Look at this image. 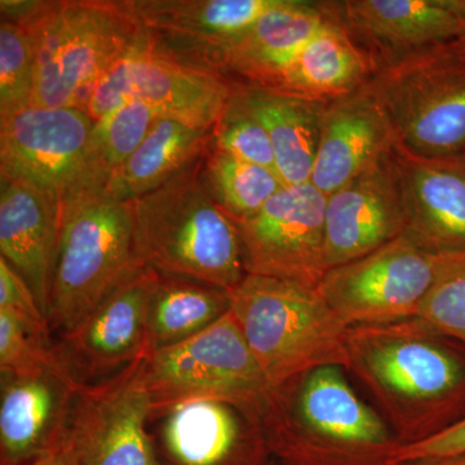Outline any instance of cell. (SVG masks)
Here are the masks:
<instances>
[{
	"instance_id": "22",
	"label": "cell",
	"mask_w": 465,
	"mask_h": 465,
	"mask_svg": "<svg viewBox=\"0 0 465 465\" xmlns=\"http://www.w3.org/2000/svg\"><path fill=\"white\" fill-rule=\"evenodd\" d=\"M0 182V256L24 278L47 318L63 207L30 183Z\"/></svg>"
},
{
	"instance_id": "31",
	"label": "cell",
	"mask_w": 465,
	"mask_h": 465,
	"mask_svg": "<svg viewBox=\"0 0 465 465\" xmlns=\"http://www.w3.org/2000/svg\"><path fill=\"white\" fill-rule=\"evenodd\" d=\"M43 371H67L58 360L50 330L29 322L9 309H0V374L33 375Z\"/></svg>"
},
{
	"instance_id": "3",
	"label": "cell",
	"mask_w": 465,
	"mask_h": 465,
	"mask_svg": "<svg viewBox=\"0 0 465 465\" xmlns=\"http://www.w3.org/2000/svg\"><path fill=\"white\" fill-rule=\"evenodd\" d=\"M2 16L32 36V106L42 108L84 110L100 76L143 33L128 0H5Z\"/></svg>"
},
{
	"instance_id": "29",
	"label": "cell",
	"mask_w": 465,
	"mask_h": 465,
	"mask_svg": "<svg viewBox=\"0 0 465 465\" xmlns=\"http://www.w3.org/2000/svg\"><path fill=\"white\" fill-rule=\"evenodd\" d=\"M203 176L216 203L232 222L255 215L286 186L271 168L241 161L211 146L204 155Z\"/></svg>"
},
{
	"instance_id": "35",
	"label": "cell",
	"mask_w": 465,
	"mask_h": 465,
	"mask_svg": "<svg viewBox=\"0 0 465 465\" xmlns=\"http://www.w3.org/2000/svg\"><path fill=\"white\" fill-rule=\"evenodd\" d=\"M0 309H9L26 321L50 330L32 289L24 278L0 256Z\"/></svg>"
},
{
	"instance_id": "24",
	"label": "cell",
	"mask_w": 465,
	"mask_h": 465,
	"mask_svg": "<svg viewBox=\"0 0 465 465\" xmlns=\"http://www.w3.org/2000/svg\"><path fill=\"white\" fill-rule=\"evenodd\" d=\"M370 78L365 57L329 15L296 56L259 88L326 104L360 90Z\"/></svg>"
},
{
	"instance_id": "6",
	"label": "cell",
	"mask_w": 465,
	"mask_h": 465,
	"mask_svg": "<svg viewBox=\"0 0 465 465\" xmlns=\"http://www.w3.org/2000/svg\"><path fill=\"white\" fill-rule=\"evenodd\" d=\"M133 202L84 195L61 208L48 326L63 335L142 268Z\"/></svg>"
},
{
	"instance_id": "34",
	"label": "cell",
	"mask_w": 465,
	"mask_h": 465,
	"mask_svg": "<svg viewBox=\"0 0 465 465\" xmlns=\"http://www.w3.org/2000/svg\"><path fill=\"white\" fill-rule=\"evenodd\" d=\"M465 454V416L442 432L419 442L400 445L394 451L393 465L418 463Z\"/></svg>"
},
{
	"instance_id": "8",
	"label": "cell",
	"mask_w": 465,
	"mask_h": 465,
	"mask_svg": "<svg viewBox=\"0 0 465 465\" xmlns=\"http://www.w3.org/2000/svg\"><path fill=\"white\" fill-rule=\"evenodd\" d=\"M145 382L153 412L201 397L262 410L271 390L231 311L189 341L148 354Z\"/></svg>"
},
{
	"instance_id": "19",
	"label": "cell",
	"mask_w": 465,
	"mask_h": 465,
	"mask_svg": "<svg viewBox=\"0 0 465 465\" xmlns=\"http://www.w3.org/2000/svg\"><path fill=\"white\" fill-rule=\"evenodd\" d=\"M399 173L406 232L432 255L465 252V154L428 158L400 145Z\"/></svg>"
},
{
	"instance_id": "32",
	"label": "cell",
	"mask_w": 465,
	"mask_h": 465,
	"mask_svg": "<svg viewBox=\"0 0 465 465\" xmlns=\"http://www.w3.org/2000/svg\"><path fill=\"white\" fill-rule=\"evenodd\" d=\"M35 51L32 36L11 21L0 23V122L33 105Z\"/></svg>"
},
{
	"instance_id": "16",
	"label": "cell",
	"mask_w": 465,
	"mask_h": 465,
	"mask_svg": "<svg viewBox=\"0 0 465 465\" xmlns=\"http://www.w3.org/2000/svg\"><path fill=\"white\" fill-rule=\"evenodd\" d=\"M154 439L164 465H265L271 455L262 410L201 397L153 412Z\"/></svg>"
},
{
	"instance_id": "15",
	"label": "cell",
	"mask_w": 465,
	"mask_h": 465,
	"mask_svg": "<svg viewBox=\"0 0 465 465\" xmlns=\"http://www.w3.org/2000/svg\"><path fill=\"white\" fill-rule=\"evenodd\" d=\"M326 195L312 183L283 186L255 215L234 222L247 274L318 287L324 265Z\"/></svg>"
},
{
	"instance_id": "30",
	"label": "cell",
	"mask_w": 465,
	"mask_h": 465,
	"mask_svg": "<svg viewBox=\"0 0 465 465\" xmlns=\"http://www.w3.org/2000/svg\"><path fill=\"white\" fill-rule=\"evenodd\" d=\"M416 318L465 349V252L437 255L432 286Z\"/></svg>"
},
{
	"instance_id": "36",
	"label": "cell",
	"mask_w": 465,
	"mask_h": 465,
	"mask_svg": "<svg viewBox=\"0 0 465 465\" xmlns=\"http://www.w3.org/2000/svg\"><path fill=\"white\" fill-rule=\"evenodd\" d=\"M402 465H465V454L457 455V457L433 459V460L418 461V463Z\"/></svg>"
},
{
	"instance_id": "5",
	"label": "cell",
	"mask_w": 465,
	"mask_h": 465,
	"mask_svg": "<svg viewBox=\"0 0 465 465\" xmlns=\"http://www.w3.org/2000/svg\"><path fill=\"white\" fill-rule=\"evenodd\" d=\"M231 312L271 390L321 367L348 370L351 329L316 287L246 274Z\"/></svg>"
},
{
	"instance_id": "7",
	"label": "cell",
	"mask_w": 465,
	"mask_h": 465,
	"mask_svg": "<svg viewBox=\"0 0 465 465\" xmlns=\"http://www.w3.org/2000/svg\"><path fill=\"white\" fill-rule=\"evenodd\" d=\"M366 87L401 148L428 158L465 154V36L372 75Z\"/></svg>"
},
{
	"instance_id": "38",
	"label": "cell",
	"mask_w": 465,
	"mask_h": 465,
	"mask_svg": "<svg viewBox=\"0 0 465 465\" xmlns=\"http://www.w3.org/2000/svg\"><path fill=\"white\" fill-rule=\"evenodd\" d=\"M460 5H461V8H463V14H464V17H465V0H460Z\"/></svg>"
},
{
	"instance_id": "37",
	"label": "cell",
	"mask_w": 465,
	"mask_h": 465,
	"mask_svg": "<svg viewBox=\"0 0 465 465\" xmlns=\"http://www.w3.org/2000/svg\"><path fill=\"white\" fill-rule=\"evenodd\" d=\"M24 465H72V463L67 460L65 455L57 452V454L48 455V457L41 458L38 460L32 461V463Z\"/></svg>"
},
{
	"instance_id": "14",
	"label": "cell",
	"mask_w": 465,
	"mask_h": 465,
	"mask_svg": "<svg viewBox=\"0 0 465 465\" xmlns=\"http://www.w3.org/2000/svg\"><path fill=\"white\" fill-rule=\"evenodd\" d=\"M371 76L465 35L460 0H324Z\"/></svg>"
},
{
	"instance_id": "4",
	"label": "cell",
	"mask_w": 465,
	"mask_h": 465,
	"mask_svg": "<svg viewBox=\"0 0 465 465\" xmlns=\"http://www.w3.org/2000/svg\"><path fill=\"white\" fill-rule=\"evenodd\" d=\"M204 155L133 201L137 251L155 273L232 291L247 274L240 231L204 182Z\"/></svg>"
},
{
	"instance_id": "12",
	"label": "cell",
	"mask_w": 465,
	"mask_h": 465,
	"mask_svg": "<svg viewBox=\"0 0 465 465\" xmlns=\"http://www.w3.org/2000/svg\"><path fill=\"white\" fill-rule=\"evenodd\" d=\"M278 0H128L149 50L225 78L232 48Z\"/></svg>"
},
{
	"instance_id": "20",
	"label": "cell",
	"mask_w": 465,
	"mask_h": 465,
	"mask_svg": "<svg viewBox=\"0 0 465 465\" xmlns=\"http://www.w3.org/2000/svg\"><path fill=\"white\" fill-rule=\"evenodd\" d=\"M81 385L67 371L2 374L3 465H24L60 452Z\"/></svg>"
},
{
	"instance_id": "9",
	"label": "cell",
	"mask_w": 465,
	"mask_h": 465,
	"mask_svg": "<svg viewBox=\"0 0 465 465\" xmlns=\"http://www.w3.org/2000/svg\"><path fill=\"white\" fill-rule=\"evenodd\" d=\"M146 357L76 391L60 450L72 465H162L149 432Z\"/></svg>"
},
{
	"instance_id": "33",
	"label": "cell",
	"mask_w": 465,
	"mask_h": 465,
	"mask_svg": "<svg viewBox=\"0 0 465 465\" xmlns=\"http://www.w3.org/2000/svg\"><path fill=\"white\" fill-rule=\"evenodd\" d=\"M211 148L275 171L273 146L268 134L232 94L224 113L213 127Z\"/></svg>"
},
{
	"instance_id": "1",
	"label": "cell",
	"mask_w": 465,
	"mask_h": 465,
	"mask_svg": "<svg viewBox=\"0 0 465 465\" xmlns=\"http://www.w3.org/2000/svg\"><path fill=\"white\" fill-rule=\"evenodd\" d=\"M348 371L370 391L401 445L465 416V349L420 318L351 327Z\"/></svg>"
},
{
	"instance_id": "18",
	"label": "cell",
	"mask_w": 465,
	"mask_h": 465,
	"mask_svg": "<svg viewBox=\"0 0 465 465\" xmlns=\"http://www.w3.org/2000/svg\"><path fill=\"white\" fill-rule=\"evenodd\" d=\"M406 232L393 154L326 197V272L381 249Z\"/></svg>"
},
{
	"instance_id": "25",
	"label": "cell",
	"mask_w": 465,
	"mask_h": 465,
	"mask_svg": "<svg viewBox=\"0 0 465 465\" xmlns=\"http://www.w3.org/2000/svg\"><path fill=\"white\" fill-rule=\"evenodd\" d=\"M232 94L264 127L284 185L311 183L324 104L237 82H232Z\"/></svg>"
},
{
	"instance_id": "11",
	"label": "cell",
	"mask_w": 465,
	"mask_h": 465,
	"mask_svg": "<svg viewBox=\"0 0 465 465\" xmlns=\"http://www.w3.org/2000/svg\"><path fill=\"white\" fill-rule=\"evenodd\" d=\"M231 96V81L158 56L143 32L100 76L84 110L97 121L125 101L139 100L157 116L213 130Z\"/></svg>"
},
{
	"instance_id": "10",
	"label": "cell",
	"mask_w": 465,
	"mask_h": 465,
	"mask_svg": "<svg viewBox=\"0 0 465 465\" xmlns=\"http://www.w3.org/2000/svg\"><path fill=\"white\" fill-rule=\"evenodd\" d=\"M437 255L402 234L362 258L329 269L318 291L345 326L418 317L434 280Z\"/></svg>"
},
{
	"instance_id": "21",
	"label": "cell",
	"mask_w": 465,
	"mask_h": 465,
	"mask_svg": "<svg viewBox=\"0 0 465 465\" xmlns=\"http://www.w3.org/2000/svg\"><path fill=\"white\" fill-rule=\"evenodd\" d=\"M366 84L323 105L311 183L326 197L396 146L390 118Z\"/></svg>"
},
{
	"instance_id": "17",
	"label": "cell",
	"mask_w": 465,
	"mask_h": 465,
	"mask_svg": "<svg viewBox=\"0 0 465 465\" xmlns=\"http://www.w3.org/2000/svg\"><path fill=\"white\" fill-rule=\"evenodd\" d=\"M155 272L142 266L74 329L54 344L60 362L81 384L105 381L148 356V302Z\"/></svg>"
},
{
	"instance_id": "26",
	"label": "cell",
	"mask_w": 465,
	"mask_h": 465,
	"mask_svg": "<svg viewBox=\"0 0 465 465\" xmlns=\"http://www.w3.org/2000/svg\"><path fill=\"white\" fill-rule=\"evenodd\" d=\"M213 131L157 116L139 148L100 194L116 202H133L161 188L206 154Z\"/></svg>"
},
{
	"instance_id": "23",
	"label": "cell",
	"mask_w": 465,
	"mask_h": 465,
	"mask_svg": "<svg viewBox=\"0 0 465 465\" xmlns=\"http://www.w3.org/2000/svg\"><path fill=\"white\" fill-rule=\"evenodd\" d=\"M327 20L324 2L278 0L232 48L225 78L262 87L296 56Z\"/></svg>"
},
{
	"instance_id": "28",
	"label": "cell",
	"mask_w": 465,
	"mask_h": 465,
	"mask_svg": "<svg viewBox=\"0 0 465 465\" xmlns=\"http://www.w3.org/2000/svg\"><path fill=\"white\" fill-rule=\"evenodd\" d=\"M155 118L157 115L145 103L128 100L94 121L85 154L81 192L76 198L100 194L105 189L139 148Z\"/></svg>"
},
{
	"instance_id": "27",
	"label": "cell",
	"mask_w": 465,
	"mask_h": 465,
	"mask_svg": "<svg viewBox=\"0 0 465 465\" xmlns=\"http://www.w3.org/2000/svg\"><path fill=\"white\" fill-rule=\"evenodd\" d=\"M231 307L232 291L155 273L146 317L149 354L189 341L224 317Z\"/></svg>"
},
{
	"instance_id": "2",
	"label": "cell",
	"mask_w": 465,
	"mask_h": 465,
	"mask_svg": "<svg viewBox=\"0 0 465 465\" xmlns=\"http://www.w3.org/2000/svg\"><path fill=\"white\" fill-rule=\"evenodd\" d=\"M338 366L269 390L262 423L283 465H393L401 443L381 414L357 396Z\"/></svg>"
},
{
	"instance_id": "13",
	"label": "cell",
	"mask_w": 465,
	"mask_h": 465,
	"mask_svg": "<svg viewBox=\"0 0 465 465\" xmlns=\"http://www.w3.org/2000/svg\"><path fill=\"white\" fill-rule=\"evenodd\" d=\"M94 121L78 108L30 106L0 122V177L35 186L61 207L81 192Z\"/></svg>"
}]
</instances>
